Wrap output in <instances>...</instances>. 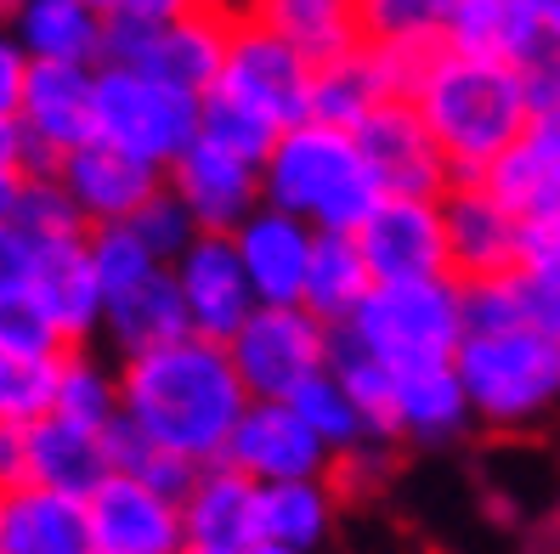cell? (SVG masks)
Masks as SVG:
<instances>
[{
	"label": "cell",
	"instance_id": "1",
	"mask_svg": "<svg viewBox=\"0 0 560 554\" xmlns=\"http://www.w3.org/2000/svg\"><path fill=\"white\" fill-rule=\"evenodd\" d=\"M249 413V390L226 345L187 334L164 351L130 356L119 374V419L137 425L153 447L176 452L192 470L226 459L238 419Z\"/></svg>",
	"mask_w": 560,
	"mask_h": 554
},
{
	"label": "cell",
	"instance_id": "2",
	"mask_svg": "<svg viewBox=\"0 0 560 554\" xmlns=\"http://www.w3.org/2000/svg\"><path fill=\"white\" fill-rule=\"evenodd\" d=\"M408 108L424 119L453 181H481L533 130V103H526V80L515 69L458 57L447 46Z\"/></svg>",
	"mask_w": 560,
	"mask_h": 554
},
{
	"label": "cell",
	"instance_id": "3",
	"mask_svg": "<svg viewBox=\"0 0 560 554\" xmlns=\"http://www.w3.org/2000/svg\"><path fill=\"white\" fill-rule=\"evenodd\" d=\"M260 204L294 215L312 233L357 238V226L374 215L380 187L362 165V153L351 142V130L328 125H294L278 137L272 158L260 165Z\"/></svg>",
	"mask_w": 560,
	"mask_h": 554
},
{
	"label": "cell",
	"instance_id": "4",
	"mask_svg": "<svg viewBox=\"0 0 560 554\" xmlns=\"http://www.w3.org/2000/svg\"><path fill=\"white\" fill-rule=\"evenodd\" d=\"M351 351H362L369 363L402 374V368H436L453 363L465 345V283L436 278V283H390L357 306L346 329H335Z\"/></svg>",
	"mask_w": 560,
	"mask_h": 554
},
{
	"label": "cell",
	"instance_id": "5",
	"mask_svg": "<svg viewBox=\"0 0 560 554\" xmlns=\"http://www.w3.org/2000/svg\"><path fill=\"white\" fill-rule=\"evenodd\" d=\"M453 374L465 385L470 419H481V425L521 431L549 408H560V345L533 329L465 334Z\"/></svg>",
	"mask_w": 560,
	"mask_h": 554
},
{
	"label": "cell",
	"instance_id": "6",
	"mask_svg": "<svg viewBox=\"0 0 560 554\" xmlns=\"http://www.w3.org/2000/svg\"><path fill=\"white\" fill-rule=\"evenodd\" d=\"M96 142L137 158L148 170H171L199 142V96H182L137 69H96Z\"/></svg>",
	"mask_w": 560,
	"mask_h": 554
},
{
	"label": "cell",
	"instance_id": "7",
	"mask_svg": "<svg viewBox=\"0 0 560 554\" xmlns=\"http://www.w3.org/2000/svg\"><path fill=\"white\" fill-rule=\"evenodd\" d=\"M210 91L249 108V114H260V119H272L278 130L306 125V114H312V69L272 35V23L260 12L233 17L221 74H215Z\"/></svg>",
	"mask_w": 560,
	"mask_h": 554
},
{
	"label": "cell",
	"instance_id": "8",
	"mask_svg": "<svg viewBox=\"0 0 560 554\" xmlns=\"http://www.w3.org/2000/svg\"><path fill=\"white\" fill-rule=\"evenodd\" d=\"M335 334L301 306H255L249 322L226 340V356L249 390V402H289L306 379L328 368Z\"/></svg>",
	"mask_w": 560,
	"mask_h": 554
},
{
	"label": "cell",
	"instance_id": "9",
	"mask_svg": "<svg viewBox=\"0 0 560 554\" xmlns=\"http://www.w3.org/2000/svg\"><path fill=\"white\" fill-rule=\"evenodd\" d=\"M18 130H23V153H28V176H51L57 158L96 142V69L28 62Z\"/></svg>",
	"mask_w": 560,
	"mask_h": 554
},
{
	"label": "cell",
	"instance_id": "10",
	"mask_svg": "<svg viewBox=\"0 0 560 554\" xmlns=\"http://www.w3.org/2000/svg\"><path fill=\"white\" fill-rule=\"evenodd\" d=\"M357 249L369 260V278L380 288L453 278L447 272L442 199H380L374 215L357 226Z\"/></svg>",
	"mask_w": 560,
	"mask_h": 554
},
{
	"label": "cell",
	"instance_id": "11",
	"mask_svg": "<svg viewBox=\"0 0 560 554\" xmlns=\"http://www.w3.org/2000/svg\"><path fill=\"white\" fill-rule=\"evenodd\" d=\"M351 142L362 153V165H369L380 199H442L453 187L431 130L408 103H380L351 130Z\"/></svg>",
	"mask_w": 560,
	"mask_h": 554
},
{
	"label": "cell",
	"instance_id": "12",
	"mask_svg": "<svg viewBox=\"0 0 560 554\" xmlns=\"http://www.w3.org/2000/svg\"><path fill=\"white\" fill-rule=\"evenodd\" d=\"M171 278H176L182 311H187V329L210 345H226L255 311V295H249V278L238 267L233 238L199 233L171 260Z\"/></svg>",
	"mask_w": 560,
	"mask_h": 554
},
{
	"label": "cell",
	"instance_id": "13",
	"mask_svg": "<svg viewBox=\"0 0 560 554\" xmlns=\"http://www.w3.org/2000/svg\"><path fill=\"white\" fill-rule=\"evenodd\" d=\"M436 35H442L447 51L504 62L515 74H533L538 62L555 57L549 40H544L538 0H442Z\"/></svg>",
	"mask_w": 560,
	"mask_h": 554
},
{
	"label": "cell",
	"instance_id": "14",
	"mask_svg": "<svg viewBox=\"0 0 560 554\" xmlns=\"http://www.w3.org/2000/svg\"><path fill=\"white\" fill-rule=\"evenodd\" d=\"M442 233H447V272L458 283L510 278L521 267V221L481 181H453L442 192Z\"/></svg>",
	"mask_w": 560,
	"mask_h": 554
},
{
	"label": "cell",
	"instance_id": "15",
	"mask_svg": "<svg viewBox=\"0 0 560 554\" xmlns=\"http://www.w3.org/2000/svg\"><path fill=\"white\" fill-rule=\"evenodd\" d=\"M226 470H238L255 486H283V481H323L328 475V447L294 419L289 402H249L226 441Z\"/></svg>",
	"mask_w": 560,
	"mask_h": 554
},
{
	"label": "cell",
	"instance_id": "16",
	"mask_svg": "<svg viewBox=\"0 0 560 554\" xmlns=\"http://www.w3.org/2000/svg\"><path fill=\"white\" fill-rule=\"evenodd\" d=\"M85 520L96 554H187L182 504L159 498L125 475H108L85 498Z\"/></svg>",
	"mask_w": 560,
	"mask_h": 554
},
{
	"label": "cell",
	"instance_id": "17",
	"mask_svg": "<svg viewBox=\"0 0 560 554\" xmlns=\"http://www.w3.org/2000/svg\"><path fill=\"white\" fill-rule=\"evenodd\" d=\"M51 176L62 187V199L74 204L85 233H96V226H125L159 192V170L137 165V158H125L103 142H85L80 153L57 158Z\"/></svg>",
	"mask_w": 560,
	"mask_h": 554
},
{
	"label": "cell",
	"instance_id": "18",
	"mask_svg": "<svg viewBox=\"0 0 560 554\" xmlns=\"http://www.w3.org/2000/svg\"><path fill=\"white\" fill-rule=\"evenodd\" d=\"M312 244H317L312 226H301V221L283 215V210H267V204H260L238 226L233 249H238V267L249 278L255 306H301L306 267H312Z\"/></svg>",
	"mask_w": 560,
	"mask_h": 554
},
{
	"label": "cell",
	"instance_id": "19",
	"mask_svg": "<svg viewBox=\"0 0 560 554\" xmlns=\"http://www.w3.org/2000/svg\"><path fill=\"white\" fill-rule=\"evenodd\" d=\"M171 192L187 204L192 226L199 233H215V238H233L238 226L260 210V170L255 165H238L205 142H192L176 165H171Z\"/></svg>",
	"mask_w": 560,
	"mask_h": 554
},
{
	"label": "cell",
	"instance_id": "20",
	"mask_svg": "<svg viewBox=\"0 0 560 554\" xmlns=\"http://www.w3.org/2000/svg\"><path fill=\"white\" fill-rule=\"evenodd\" d=\"M226 35H233V17L226 12H205V7H176V17L159 28V40L137 57V74L171 85L182 96H210L221 57H226Z\"/></svg>",
	"mask_w": 560,
	"mask_h": 554
},
{
	"label": "cell",
	"instance_id": "21",
	"mask_svg": "<svg viewBox=\"0 0 560 554\" xmlns=\"http://www.w3.org/2000/svg\"><path fill=\"white\" fill-rule=\"evenodd\" d=\"M182 527H187V549L249 554L260 543V486L226 464L199 470L192 493L182 498Z\"/></svg>",
	"mask_w": 560,
	"mask_h": 554
},
{
	"label": "cell",
	"instance_id": "22",
	"mask_svg": "<svg viewBox=\"0 0 560 554\" xmlns=\"http://www.w3.org/2000/svg\"><path fill=\"white\" fill-rule=\"evenodd\" d=\"M470 425V402L453 363L436 368H402L385 385L380 436H413V441H447Z\"/></svg>",
	"mask_w": 560,
	"mask_h": 554
},
{
	"label": "cell",
	"instance_id": "23",
	"mask_svg": "<svg viewBox=\"0 0 560 554\" xmlns=\"http://www.w3.org/2000/svg\"><path fill=\"white\" fill-rule=\"evenodd\" d=\"M108 475L114 470H108L103 436L62 425V419H40V425L23 431V486H40V493L85 504Z\"/></svg>",
	"mask_w": 560,
	"mask_h": 554
},
{
	"label": "cell",
	"instance_id": "24",
	"mask_svg": "<svg viewBox=\"0 0 560 554\" xmlns=\"http://www.w3.org/2000/svg\"><path fill=\"white\" fill-rule=\"evenodd\" d=\"M12 40L28 62L103 69V7H91V0H23L12 12Z\"/></svg>",
	"mask_w": 560,
	"mask_h": 554
},
{
	"label": "cell",
	"instance_id": "25",
	"mask_svg": "<svg viewBox=\"0 0 560 554\" xmlns=\"http://www.w3.org/2000/svg\"><path fill=\"white\" fill-rule=\"evenodd\" d=\"M28 295L40 300V311L51 317V329L62 334V345H74V340L103 329V283H96V272H91L85 233L46 244L35 288H28Z\"/></svg>",
	"mask_w": 560,
	"mask_h": 554
},
{
	"label": "cell",
	"instance_id": "26",
	"mask_svg": "<svg viewBox=\"0 0 560 554\" xmlns=\"http://www.w3.org/2000/svg\"><path fill=\"white\" fill-rule=\"evenodd\" d=\"M0 554H96L85 504L40 493V486L0 493Z\"/></svg>",
	"mask_w": 560,
	"mask_h": 554
},
{
	"label": "cell",
	"instance_id": "27",
	"mask_svg": "<svg viewBox=\"0 0 560 554\" xmlns=\"http://www.w3.org/2000/svg\"><path fill=\"white\" fill-rule=\"evenodd\" d=\"M272 23V35L306 62L312 74L335 69V62L362 51V7H346V0H278V7L260 12Z\"/></svg>",
	"mask_w": 560,
	"mask_h": 554
},
{
	"label": "cell",
	"instance_id": "28",
	"mask_svg": "<svg viewBox=\"0 0 560 554\" xmlns=\"http://www.w3.org/2000/svg\"><path fill=\"white\" fill-rule=\"evenodd\" d=\"M103 329L125 351V363L130 356H148V351H164V345L187 340L192 329H187V311H182L171 267H164L159 278H148L142 288H130V295H114L103 306Z\"/></svg>",
	"mask_w": 560,
	"mask_h": 554
},
{
	"label": "cell",
	"instance_id": "29",
	"mask_svg": "<svg viewBox=\"0 0 560 554\" xmlns=\"http://www.w3.org/2000/svg\"><path fill=\"white\" fill-rule=\"evenodd\" d=\"M374 295V278H369V260H362L357 238H335L323 233L312 244V267H306V288H301V311H312L328 334L346 329L357 317V306Z\"/></svg>",
	"mask_w": 560,
	"mask_h": 554
},
{
	"label": "cell",
	"instance_id": "30",
	"mask_svg": "<svg viewBox=\"0 0 560 554\" xmlns=\"http://www.w3.org/2000/svg\"><path fill=\"white\" fill-rule=\"evenodd\" d=\"M481 187L499 199L515 221H533V215H555L560 210V192H555V153H549V130L533 119V130L481 176Z\"/></svg>",
	"mask_w": 560,
	"mask_h": 554
},
{
	"label": "cell",
	"instance_id": "31",
	"mask_svg": "<svg viewBox=\"0 0 560 554\" xmlns=\"http://www.w3.org/2000/svg\"><path fill=\"white\" fill-rule=\"evenodd\" d=\"M335 527V481H283L260 486V543L312 554Z\"/></svg>",
	"mask_w": 560,
	"mask_h": 554
},
{
	"label": "cell",
	"instance_id": "32",
	"mask_svg": "<svg viewBox=\"0 0 560 554\" xmlns=\"http://www.w3.org/2000/svg\"><path fill=\"white\" fill-rule=\"evenodd\" d=\"M51 419H62V425H80V431H91V436H103L114 419H119V379L96 363V356L62 351Z\"/></svg>",
	"mask_w": 560,
	"mask_h": 554
},
{
	"label": "cell",
	"instance_id": "33",
	"mask_svg": "<svg viewBox=\"0 0 560 554\" xmlns=\"http://www.w3.org/2000/svg\"><path fill=\"white\" fill-rule=\"evenodd\" d=\"M103 447H108V470H114V475L137 481V486H148V493L171 498V504H182V498L192 493V481H199V470H192L187 459L153 447L137 425H125V419H114V425L103 431Z\"/></svg>",
	"mask_w": 560,
	"mask_h": 554
},
{
	"label": "cell",
	"instance_id": "34",
	"mask_svg": "<svg viewBox=\"0 0 560 554\" xmlns=\"http://www.w3.org/2000/svg\"><path fill=\"white\" fill-rule=\"evenodd\" d=\"M289 408H294V419L328 447V459L335 452H357V447H369L374 441V431H369V419H362V408L351 402V390L335 379V374H317V379H306L301 390L289 397Z\"/></svg>",
	"mask_w": 560,
	"mask_h": 554
},
{
	"label": "cell",
	"instance_id": "35",
	"mask_svg": "<svg viewBox=\"0 0 560 554\" xmlns=\"http://www.w3.org/2000/svg\"><path fill=\"white\" fill-rule=\"evenodd\" d=\"M380 103H385L380 80H374V69H369V57L357 51V57L335 62V69L312 74V114H306V119H312V125H328V130H357Z\"/></svg>",
	"mask_w": 560,
	"mask_h": 554
},
{
	"label": "cell",
	"instance_id": "36",
	"mask_svg": "<svg viewBox=\"0 0 560 554\" xmlns=\"http://www.w3.org/2000/svg\"><path fill=\"white\" fill-rule=\"evenodd\" d=\"M278 137H283V130L272 119H260V114H249L238 103H226V96H215V91L199 103V142L215 148V153H226V158H238V165H255L260 170L272 158Z\"/></svg>",
	"mask_w": 560,
	"mask_h": 554
},
{
	"label": "cell",
	"instance_id": "37",
	"mask_svg": "<svg viewBox=\"0 0 560 554\" xmlns=\"http://www.w3.org/2000/svg\"><path fill=\"white\" fill-rule=\"evenodd\" d=\"M62 356H12L0 351V431H28L51 419Z\"/></svg>",
	"mask_w": 560,
	"mask_h": 554
},
{
	"label": "cell",
	"instance_id": "38",
	"mask_svg": "<svg viewBox=\"0 0 560 554\" xmlns=\"http://www.w3.org/2000/svg\"><path fill=\"white\" fill-rule=\"evenodd\" d=\"M176 17V0H108L103 7V62L137 69V57L159 40V28Z\"/></svg>",
	"mask_w": 560,
	"mask_h": 554
},
{
	"label": "cell",
	"instance_id": "39",
	"mask_svg": "<svg viewBox=\"0 0 560 554\" xmlns=\"http://www.w3.org/2000/svg\"><path fill=\"white\" fill-rule=\"evenodd\" d=\"M85 255H91L96 283H103V306L114 295H130V288H142L148 278L164 272L159 260L130 238V226H96V233H85Z\"/></svg>",
	"mask_w": 560,
	"mask_h": 554
},
{
	"label": "cell",
	"instance_id": "40",
	"mask_svg": "<svg viewBox=\"0 0 560 554\" xmlns=\"http://www.w3.org/2000/svg\"><path fill=\"white\" fill-rule=\"evenodd\" d=\"M125 226H130V238H137V244H142V249L159 260V267H171V260H176V255H182L192 238H199V226H192L187 204L176 199L171 187H159L153 199H148L137 215H130Z\"/></svg>",
	"mask_w": 560,
	"mask_h": 554
},
{
	"label": "cell",
	"instance_id": "41",
	"mask_svg": "<svg viewBox=\"0 0 560 554\" xmlns=\"http://www.w3.org/2000/svg\"><path fill=\"white\" fill-rule=\"evenodd\" d=\"M7 221L23 226V233H35V238H46V244H51V238H74V233H85L80 215H74V204L62 199L57 176H23L18 204H12Z\"/></svg>",
	"mask_w": 560,
	"mask_h": 554
},
{
	"label": "cell",
	"instance_id": "42",
	"mask_svg": "<svg viewBox=\"0 0 560 554\" xmlns=\"http://www.w3.org/2000/svg\"><path fill=\"white\" fill-rule=\"evenodd\" d=\"M0 351L12 356H62V334L51 329V317L40 311V300L28 288L0 295Z\"/></svg>",
	"mask_w": 560,
	"mask_h": 554
},
{
	"label": "cell",
	"instance_id": "43",
	"mask_svg": "<svg viewBox=\"0 0 560 554\" xmlns=\"http://www.w3.org/2000/svg\"><path fill=\"white\" fill-rule=\"evenodd\" d=\"M510 295L521 329L560 345V272H510Z\"/></svg>",
	"mask_w": 560,
	"mask_h": 554
},
{
	"label": "cell",
	"instance_id": "44",
	"mask_svg": "<svg viewBox=\"0 0 560 554\" xmlns=\"http://www.w3.org/2000/svg\"><path fill=\"white\" fill-rule=\"evenodd\" d=\"M442 0H374L362 7V35L397 40V35H436Z\"/></svg>",
	"mask_w": 560,
	"mask_h": 554
},
{
	"label": "cell",
	"instance_id": "45",
	"mask_svg": "<svg viewBox=\"0 0 560 554\" xmlns=\"http://www.w3.org/2000/svg\"><path fill=\"white\" fill-rule=\"evenodd\" d=\"M40 255H46V238L23 233V226H12V221H0V295H12V288H35Z\"/></svg>",
	"mask_w": 560,
	"mask_h": 554
},
{
	"label": "cell",
	"instance_id": "46",
	"mask_svg": "<svg viewBox=\"0 0 560 554\" xmlns=\"http://www.w3.org/2000/svg\"><path fill=\"white\" fill-rule=\"evenodd\" d=\"M515 272H560V210L521 221V267Z\"/></svg>",
	"mask_w": 560,
	"mask_h": 554
},
{
	"label": "cell",
	"instance_id": "47",
	"mask_svg": "<svg viewBox=\"0 0 560 554\" xmlns=\"http://www.w3.org/2000/svg\"><path fill=\"white\" fill-rule=\"evenodd\" d=\"M23 85H28V57L12 40V28H0V125H18Z\"/></svg>",
	"mask_w": 560,
	"mask_h": 554
},
{
	"label": "cell",
	"instance_id": "48",
	"mask_svg": "<svg viewBox=\"0 0 560 554\" xmlns=\"http://www.w3.org/2000/svg\"><path fill=\"white\" fill-rule=\"evenodd\" d=\"M521 80H526V103H533V119L560 125V57L538 62V69L521 74Z\"/></svg>",
	"mask_w": 560,
	"mask_h": 554
},
{
	"label": "cell",
	"instance_id": "49",
	"mask_svg": "<svg viewBox=\"0 0 560 554\" xmlns=\"http://www.w3.org/2000/svg\"><path fill=\"white\" fill-rule=\"evenodd\" d=\"M380 470H385V459H380V447L369 441V447L346 452V464H340V481H346V486H362V481H380Z\"/></svg>",
	"mask_w": 560,
	"mask_h": 554
},
{
	"label": "cell",
	"instance_id": "50",
	"mask_svg": "<svg viewBox=\"0 0 560 554\" xmlns=\"http://www.w3.org/2000/svg\"><path fill=\"white\" fill-rule=\"evenodd\" d=\"M0 165H12L28 176V153H23V130L18 125H0Z\"/></svg>",
	"mask_w": 560,
	"mask_h": 554
},
{
	"label": "cell",
	"instance_id": "51",
	"mask_svg": "<svg viewBox=\"0 0 560 554\" xmlns=\"http://www.w3.org/2000/svg\"><path fill=\"white\" fill-rule=\"evenodd\" d=\"M18 187H23V170H12V165H0V221L12 215V204H18Z\"/></svg>",
	"mask_w": 560,
	"mask_h": 554
},
{
	"label": "cell",
	"instance_id": "52",
	"mask_svg": "<svg viewBox=\"0 0 560 554\" xmlns=\"http://www.w3.org/2000/svg\"><path fill=\"white\" fill-rule=\"evenodd\" d=\"M538 17H544V40L560 57V0H538Z\"/></svg>",
	"mask_w": 560,
	"mask_h": 554
},
{
	"label": "cell",
	"instance_id": "53",
	"mask_svg": "<svg viewBox=\"0 0 560 554\" xmlns=\"http://www.w3.org/2000/svg\"><path fill=\"white\" fill-rule=\"evenodd\" d=\"M544 130H549V153H555V192H560V125H549V119H538Z\"/></svg>",
	"mask_w": 560,
	"mask_h": 554
},
{
	"label": "cell",
	"instance_id": "54",
	"mask_svg": "<svg viewBox=\"0 0 560 554\" xmlns=\"http://www.w3.org/2000/svg\"><path fill=\"white\" fill-rule=\"evenodd\" d=\"M249 554H301V549H283V543H255Z\"/></svg>",
	"mask_w": 560,
	"mask_h": 554
},
{
	"label": "cell",
	"instance_id": "55",
	"mask_svg": "<svg viewBox=\"0 0 560 554\" xmlns=\"http://www.w3.org/2000/svg\"><path fill=\"white\" fill-rule=\"evenodd\" d=\"M549 543H560V509L549 515Z\"/></svg>",
	"mask_w": 560,
	"mask_h": 554
},
{
	"label": "cell",
	"instance_id": "56",
	"mask_svg": "<svg viewBox=\"0 0 560 554\" xmlns=\"http://www.w3.org/2000/svg\"><path fill=\"white\" fill-rule=\"evenodd\" d=\"M187 554H210V549H187Z\"/></svg>",
	"mask_w": 560,
	"mask_h": 554
}]
</instances>
